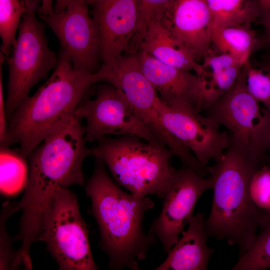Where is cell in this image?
Wrapping results in <instances>:
<instances>
[{"mask_svg": "<svg viewBox=\"0 0 270 270\" xmlns=\"http://www.w3.org/2000/svg\"><path fill=\"white\" fill-rule=\"evenodd\" d=\"M98 142L92 155L106 165L118 185L136 196L164 198L176 170L170 164L175 154L163 142L134 135Z\"/></svg>", "mask_w": 270, "mask_h": 270, "instance_id": "cell-5", "label": "cell"}, {"mask_svg": "<svg viewBox=\"0 0 270 270\" xmlns=\"http://www.w3.org/2000/svg\"><path fill=\"white\" fill-rule=\"evenodd\" d=\"M205 214L192 216L182 236L167 253L156 270H206L214 250L208 246Z\"/></svg>", "mask_w": 270, "mask_h": 270, "instance_id": "cell-17", "label": "cell"}, {"mask_svg": "<svg viewBox=\"0 0 270 270\" xmlns=\"http://www.w3.org/2000/svg\"><path fill=\"white\" fill-rule=\"evenodd\" d=\"M259 11L258 20L264 28V34L270 31V0H255Z\"/></svg>", "mask_w": 270, "mask_h": 270, "instance_id": "cell-30", "label": "cell"}, {"mask_svg": "<svg viewBox=\"0 0 270 270\" xmlns=\"http://www.w3.org/2000/svg\"><path fill=\"white\" fill-rule=\"evenodd\" d=\"M95 159L85 190L100 230L98 246L108 258L109 268L140 270L139 261L158 240L142 227L144 216L154 202L147 196L124 192L108 176L104 162Z\"/></svg>", "mask_w": 270, "mask_h": 270, "instance_id": "cell-1", "label": "cell"}, {"mask_svg": "<svg viewBox=\"0 0 270 270\" xmlns=\"http://www.w3.org/2000/svg\"><path fill=\"white\" fill-rule=\"evenodd\" d=\"M103 62L128 52L138 26V0H110L93 8Z\"/></svg>", "mask_w": 270, "mask_h": 270, "instance_id": "cell-16", "label": "cell"}, {"mask_svg": "<svg viewBox=\"0 0 270 270\" xmlns=\"http://www.w3.org/2000/svg\"><path fill=\"white\" fill-rule=\"evenodd\" d=\"M249 93L244 66L234 86L206 110L207 116L228 130L230 146L264 162L262 140L264 113Z\"/></svg>", "mask_w": 270, "mask_h": 270, "instance_id": "cell-8", "label": "cell"}, {"mask_svg": "<svg viewBox=\"0 0 270 270\" xmlns=\"http://www.w3.org/2000/svg\"><path fill=\"white\" fill-rule=\"evenodd\" d=\"M18 210L16 202H5L2 204L0 220V270H12L15 252L12 248L14 242L6 230L8 219Z\"/></svg>", "mask_w": 270, "mask_h": 270, "instance_id": "cell-27", "label": "cell"}, {"mask_svg": "<svg viewBox=\"0 0 270 270\" xmlns=\"http://www.w3.org/2000/svg\"><path fill=\"white\" fill-rule=\"evenodd\" d=\"M267 66L270 70V56L267 60Z\"/></svg>", "mask_w": 270, "mask_h": 270, "instance_id": "cell-37", "label": "cell"}, {"mask_svg": "<svg viewBox=\"0 0 270 270\" xmlns=\"http://www.w3.org/2000/svg\"><path fill=\"white\" fill-rule=\"evenodd\" d=\"M88 233L77 196L68 188H59L45 215L38 237L59 270H98L92 257Z\"/></svg>", "mask_w": 270, "mask_h": 270, "instance_id": "cell-6", "label": "cell"}, {"mask_svg": "<svg viewBox=\"0 0 270 270\" xmlns=\"http://www.w3.org/2000/svg\"><path fill=\"white\" fill-rule=\"evenodd\" d=\"M143 50L160 62L206 78L208 72L192 54L176 39L160 21L150 22L142 35L138 51Z\"/></svg>", "mask_w": 270, "mask_h": 270, "instance_id": "cell-18", "label": "cell"}, {"mask_svg": "<svg viewBox=\"0 0 270 270\" xmlns=\"http://www.w3.org/2000/svg\"><path fill=\"white\" fill-rule=\"evenodd\" d=\"M75 114L64 126L46 138L28 156L29 177L24 195L16 202L22 211L19 228L38 235L45 215L60 188L84 184L82 164L92 155L86 147L85 128Z\"/></svg>", "mask_w": 270, "mask_h": 270, "instance_id": "cell-2", "label": "cell"}, {"mask_svg": "<svg viewBox=\"0 0 270 270\" xmlns=\"http://www.w3.org/2000/svg\"><path fill=\"white\" fill-rule=\"evenodd\" d=\"M203 62L202 66L208 72V88L217 99L234 86L244 65L229 54H218L211 50Z\"/></svg>", "mask_w": 270, "mask_h": 270, "instance_id": "cell-20", "label": "cell"}, {"mask_svg": "<svg viewBox=\"0 0 270 270\" xmlns=\"http://www.w3.org/2000/svg\"><path fill=\"white\" fill-rule=\"evenodd\" d=\"M172 0H138V26L134 40L138 42L148 24L160 21Z\"/></svg>", "mask_w": 270, "mask_h": 270, "instance_id": "cell-28", "label": "cell"}, {"mask_svg": "<svg viewBox=\"0 0 270 270\" xmlns=\"http://www.w3.org/2000/svg\"><path fill=\"white\" fill-rule=\"evenodd\" d=\"M26 11L20 0H0V52L6 58L16 43V32Z\"/></svg>", "mask_w": 270, "mask_h": 270, "instance_id": "cell-24", "label": "cell"}, {"mask_svg": "<svg viewBox=\"0 0 270 270\" xmlns=\"http://www.w3.org/2000/svg\"><path fill=\"white\" fill-rule=\"evenodd\" d=\"M136 55L143 73L167 105L200 112L216 101L206 78L166 64L143 50Z\"/></svg>", "mask_w": 270, "mask_h": 270, "instance_id": "cell-13", "label": "cell"}, {"mask_svg": "<svg viewBox=\"0 0 270 270\" xmlns=\"http://www.w3.org/2000/svg\"><path fill=\"white\" fill-rule=\"evenodd\" d=\"M26 158L9 146L0 145V190L1 195L13 197L24 190L30 174Z\"/></svg>", "mask_w": 270, "mask_h": 270, "instance_id": "cell-21", "label": "cell"}, {"mask_svg": "<svg viewBox=\"0 0 270 270\" xmlns=\"http://www.w3.org/2000/svg\"><path fill=\"white\" fill-rule=\"evenodd\" d=\"M75 114L86 122V142H98L108 134L134 135L160 142L138 118L124 93L108 82L100 84L96 98L78 106Z\"/></svg>", "mask_w": 270, "mask_h": 270, "instance_id": "cell-9", "label": "cell"}, {"mask_svg": "<svg viewBox=\"0 0 270 270\" xmlns=\"http://www.w3.org/2000/svg\"><path fill=\"white\" fill-rule=\"evenodd\" d=\"M94 73L76 70L68 54L60 50L58 64L48 80L16 108L9 120L2 144H18L28 158L46 138L67 124L91 86Z\"/></svg>", "mask_w": 270, "mask_h": 270, "instance_id": "cell-3", "label": "cell"}, {"mask_svg": "<svg viewBox=\"0 0 270 270\" xmlns=\"http://www.w3.org/2000/svg\"><path fill=\"white\" fill-rule=\"evenodd\" d=\"M36 12L28 10L24 14L16 43L6 58L9 68L6 100L8 122L33 86L46 78L58 64V58L48 47L44 24L38 20Z\"/></svg>", "mask_w": 270, "mask_h": 270, "instance_id": "cell-7", "label": "cell"}, {"mask_svg": "<svg viewBox=\"0 0 270 270\" xmlns=\"http://www.w3.org/2000/svg\"><path fill=\"white\" fill-rule=\"evenodd\" d=\"M263 110L264 118L262 128V138L264 149L270 152V110Z\"/></svg>", "mask_w": 270, "mask_h": 270, "instance_id": "cell-31", "label": "cell"}, {"mask_svg": "<svg viewBox=\"0 0 270 270\" xmlns=\"http://www.w3.org/2000/svg\"><path fill=\"white\" fill-rule=\"evenodd\" d=\"M258 228L260 232L239 257L232 270H264L270 268V213L262 216Z\"/></svg>", "mask_w": 270, "mask_h": 270, "instance_id": "cell-23", "label": "cell"}, {"mask_svg": "<svg viewBox=\"0 0 270 270\" xmlns=\"http://www.w3.org/2000/svg\"><path fill=\"white\" fill-rule=\"evenodd\" d=\"M98 82L122 91L138 118L150 129L158 124L156 106L159 95L143 73L136 54H121L104 62L94 72Z\"/></svg>", "mask_w": 270, "mask_h": 270, "instance_id": "cell-14", "label": "cell"}, {"mask_svg": "<svg viewBox=\"0 0 270 270\" xmlns=\"http://www.w3.org/2000/svg\"><path fill=\"white\" fill-rule=\"evenodd\" d=\"M6 60L5 56L0 54V142L2 144L6 140L8 124L6 116V102L4 96L3 84L2 80V65Z\"/></svg>", "mask_w": 270, "mask_h": 270, "instance_id": "cell-29", "label": "cell"}, {"mask_svg": "<svg viewBox=\"0 0 270 270\" xmlns=\"http://www.w3.org/2000/svg\"><path fill=\"white\" fill-rule=\"evenodd\" d=\"M217 27L250 24L259 18L255 0H206Z\"/></svg>", "mask_w": 270, "mask_h": 270, "instance_id": "cell-22", "label": "cell"}, {"mask_svg": "<svg viewBox=\"0 0 270 270\" xmlns=\"http://www.w3.org/2000/svg\"><path fill=\"white\" fill-rule=\"evenodd\" d=\"M160 22L198 61L210 52L212 20L206 0H172Z\"/></svg>", "mask_w": 270, "mask_h": 270, "instance_id": "cell-15", "label": "cell"}, {"mask_svg": "<svg viewBox=\"0 0 270 270\" xmlns=\"http://www.w3.org/2000/svg\"><path fill=\"white\" fill-rule=\"evenodd\" d=\"M53 0H41V5L37 10L38 16H48L54 13Z\"/></svg>", "mask_w": 270, "mask_h": 270, "instance_id": "cell-32", "label": "cell"}, {"mask_svg": "<svg viewBox=\"0 0 270 270\" xmlns=\"http://www.w3.org/2000/svg\"><path fill=\"white\" fill-rule=\"evenodd\" d=\"M246 85L250 95L270 110V70L254 66L248 60L244 65Z\"/></svg>", "mask_w": 270, "mask_h": 270, "instance_id": "cell-25", "label": "cell"}, {"mask_svg": "<svg viewBox=\"0 0 270 270\" xmlns=\"http://www.w3.org/2000/svg\"><path fill=\"white\" fill-rule=\"evenodd\" d=\"M110 0H88L89 5H90L92 8L102 4Z\"/></svg>", "mask_w": 270, "mask_h": 270, "instance_id": "cell-36", "label": "cell"}, {"mask_svg": "<svg viewBox=\"0 0 270 270\" xmlns=\"http://www.w3.org/2000/svg\"><path fill=\"white\" fill-rule=\"evenodd\" d=\"M28 10H34L37 12L40 6L41 0H20Z\"/></svg>", "mask_w": 270, "mask_h": 270, "instance_id": "cell-34", "label": "cell"}, {"mask_svg": "<svg viewBox=\"0 0 270 270\" xmlns=\"http://www.w3.org/2000/svg\"><path fill=\"white\" fill-rule=\"evenodd\" d=\"M156 111L158 123L192 152L206 166L210 160L218 161L230 144L228 132L207 116L191 109L170 106L161 100Z\"/></svg>", "mask_w": 270, "mask_h": 270, "instance_id": "cell-11", "label": "cell"}, {"mask_svg": "<svg viewBox=\"0 0 270 270\" xmlns=\"http://www.w3.org/2000/svg\"><path fill=\"white\" fill-rule=\"evenodd\" d=\"M250 193L254 204L263 212L270 213V166L264 164L253 174Z\"/></svg>", "mask_w": 270, "mask_h": 270, "instance_id": "cell-26", "label": "cell"}, {"mask_svg": "<svg viewBox=\"0 0 270 270\" xmlns=\"http://www.w3.org/2000/svg\"><path fill=\"white\" fill-rule=\"evenodd\" d=\"M212 188L211 178H204L189 167L176 170L164 196L160 215L148 232L154 234L168 253L177 242L194 206L206 190Z\"/></svg>", "mask_w": 270, "mask_h": 270, "instance_id": "cell-10", "label": "cell"}, {"mask_svg": "<svg viewBox=\"0 0 270 270\" xmlns=\"http://www.w3.org/2000/svg\"><path fill=\"white\" fill-rule=\"evenodd\" d=\"M211 42L222 53L231 54L244 64L252 52L260 48V38L250 25L212 26Z\"/></svg>", "mask_w": 270, "mask_h": 270, "instance_id": "cell-19", "label": "cell"}, {"mask_svg": "<svg viewBox=\"0 0 270 270\" xmlns=\"http://www.w3.org/2000/svg\"><path fill=\"white\" fill-rule=\"evenodd\" d=\"M266 164L229 146L208 170L214 196L206 220L208 236L224 240L240 249V256L249 248L265 214L252 202L250 184L256 170Z\"/></svg>", "mask_w": 270, "mask_h": 270, "instance_id": "cell-4", "label": "cell"}, {"mask_svg": "<svg viewBox=\"0 0 270 270\" xmlns=\"http://www.w3.org/2000/svg\"><path fill=\"white\" fill-rule=\"evenodd\" d=\"M88 0H74L64 12L40 17L58 37L77 70L94 73L100 57V36Z\"/></svg>", "mask_w": 270, "mask_h": 270, "instance_id": "cell-12", "label": "cell"}, {"mask_svg": "<svg viewBox=\"0 0 270 270\" xmlns=\"http://www.w3.org/2000/svg\"><path fill=\"white\" fill-rule=\"evenodd\" d=\"M268 45H270V31L260 38V48Z\"/></svg>", "mask_w": 270, "mask_h": 270, "instance_id": "cell-35", "label": "cell"}, {"mask_svg": "<svg viewBox=\"0 0 270 270\" xmlns=\"http://www.w3.org/2000/svg\"><path fill=\"white\" fill-rule=\"evenodd\" d=\"M74 1V0H56V4L54 8V13L59 14L64 12Z\"/></svg>", "mask_w": 270, "mask_h": 270, "instance_id": "cell-33", "label": "cell"}]
</instances>
